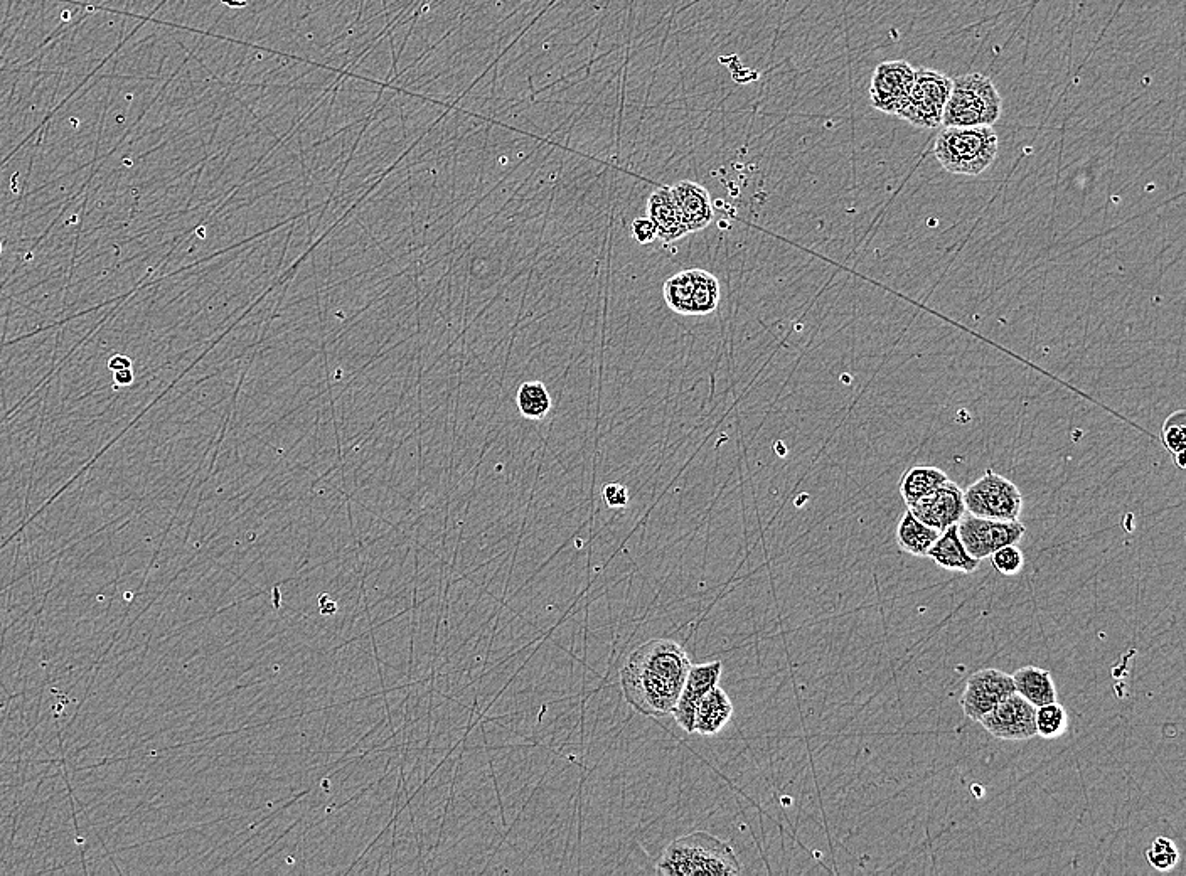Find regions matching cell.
<instances>
[{
	"label": "cell",
	"mask_w": 1186,
	"mask_h": 876,
	"mask_svg": "<svg viewBox=\"0 0 1186 876\" xmlns=\"http://www.w3.org/2000/svg\"><path fill=\"white\" fill-rule=\"evenodd\" d=\"M941 531L930 528L907 511L903 514L897 526V545L900 550L912 556H927L930 546L934 545Z\"/></svg>",
	"instance_id": "ac0fdd59"
},
{
	"label": "cell",
	"mask_w": 1186,
	"mask_h": 876,
	"mask_svg": "<svg viewBox=\"0 0 1186 876\" xmlns=\"http://www.w3.org/2000/svg\"><path fill=\"white\" fill-rule=\"evenodd\" d=\"M1069 728V715L1058 701L1038 706L1035 710V730L1038 737L1055 740L1062 737Z\"/></svg>",
	"instance_id": "603a6c76"
},
{
	"label": "cell",
	"mask_w": 1186,
	"mask_h": 876,
	"mask_svg": "<svg viewBox=\"0 0 1186 876\" xmlns=\"http://www.w3.org/2000/svg\"><path fill=\"white\" fill-rule=\"evenodd\" d=\"M647 218L654 223L658 230V238L664 243H674L688 235L671 187H659L651 194L647 201Z\"/></svg>",
	"instance_id": "5bb4252c"
},
{
	"label": "cell",
	"mask_w": 1186,
	"mask_h": 876,
	"mask_svg": "<svg viewBox=\"0 0 1186 876\" xmlns=\"http://www.w3.org/2000/svg\"><path fill=\"white\" fill-rule=\"evenodd\" d=\"M967 513L998 521H1018L1023 508L1020 489L1006 477L988 471L964 491Z\"/></svg>",
	"instance_id": "8992f818"
},
{
	"label": "cell",
	"mask_w": 1186,
	"mask_h": 876,
	"mask_svg": "<svg viewBox=\"0 0 1186 876\" xmlns=\"http://www.w3.org/2000/svg\"><path fill=\"white\" fill-rule=\"evenodd\" d=\"M1003 112V100L993 80L981 73H967L952 80L951 95L947 100L942 125L944 127H978L998 122Z\"/></svg>",
	"instance_id": "277c9868"
},
{
	"label": "cell",
	"mask_w": 1186,
	"mask_h": 876,
	"mask_svg": "<svg viewBox=\"0 0 1186 876\" xmlns=\"http://www.w3.org/2000/svg\"><path fill=\"white\" fill-rule=\"evenodd\" d=\"M1035 706L1018 695L1006 696L1000 705L994 706L988 715L981 718L984 730L998 740L1005 742H1026L1037 737L1035 730Z\"/></svg>",
	"instance_id": "ba28073f"
},
{
	"label": "cell",
	"mask_w": 1186,
	"mask_h": 876,
	"mask_svg": "<svg viewBox=\"0 0 1186 876\" xmlns=\"http://www.w3.org/2000/svg\"><path fill=\"white\" fill-rule=\"evenodd\" d=\"M1015 691L1035 708L1057 701V688L1052 673L1038 666H1025L1011 674Z\"/></svg>",
	"instance_id": "e0dca14e"
},
{
	"label": "cell",
	"mask_w": 1186,
	"mask_h": 876,
	"mask_svg": "<svg viewBox=\"0 0 1186 876\" xmlns=\"http://www.w3.org/2000/svg\"><path fill=\"white\" fill-rule=\"evenodd\" d=\"M602 496H604L605 503H607L609 508H626L627 504H629V492H627L626 487L622 486V484H617V482L605 484L604 489H602Z\"/></svg>",
	"instance_id": "4316f807"
},
{
	"label": "cell",
	"mask_w": 1186,
	"mask_h": 876,
	"mask_svg": "<svg viewBox=\"0 0 1186 876\" xmlns=\"http://www.w3.org/2000/svg\"><path fill=\"white\" fill-rule=\"evenodd\" d=\"M658 871L666 876H733L742 865L732 846L705 831L686 834L664 850Z\"/></svg>",
	"instance_id": "7a4b0ae2"
},
{
	"label": "cell",
	"mask_w": 1186,
	"mask_h": 876,
	"mask_svg": "<svg viewBox=\"0 0 1186 876\" xmlns=\"http://www.w3.org/2000/svg\"><path fill=\"white\" fill-rule=\"evenodd\" d=\"M909 511L919 521L942 533L949 526L959 523L967 513L964 491L954 482H944L935 491L910 504Z\"/></svg>",
	"instance_id": "8fae6325"
},
{
	"label": "cell",
	"mask_w": 1186,
	"mask_h": 876,
	"mask_svg": "<svg viewBox=\"0 0 1186 876\" xmlns=\"http://www.w3.org/2000/svg\"><path fill=\"white\" fill-rule=\"evenodd\" d=\"M947 481L949 479H947L946 472L941 469L930 467V465H917L903 474L902 481H900V496L909 508L910 504L919 501Z\"/></svg>",
	"instance_id": "d6986e66"
},
{
	"label": "cell",
	"mask_w": 1186,
	"mask_h": 876,
	"mask_svg": "<svg viewBox=\"0 0 1186 876\" xmlns=\"http://www.w3.org/2000/svg\"><path fill=\"white\" fill-rule=\"evenodd\" d=\"M914 78V66L903 59L878 65L871 76L870 102L873 108L888 115H897L909 100Z\"/></svg>",
	"instance_id": "9c48e42d"
},
{
	"label": "cell",
	"mask_w": 1186,
	"mask_h": 876,
	"mask_svg": "<svg viewBox=\"0 0 1186 876\" xmlns=\"http://www.w3.org/2000/svg\"><path fill=\"white\" fill-rule=\"evenodd\" d=\"M516 403H518L519 413L524 418L541 420L551 410L550 391L541 381H526L519 386Z\"/></svg>",
	"instance_id": "44dd1931"
},
{
	"label": "cell",
	"mask_w": 1186,
	"mask_h": 876,
	"mask_svg": "<svg viewBox=\"0 0 1186 876\" xmlns=\"http://www.w3.org/2000/svg\"><path fill=\"white\" fill-rule=\"evenodd\" d=\"M1175 462H1176V465H1178V467H1180V469H1185V465H1186L1185 464V452H1181V454L1175 455Z\"/></svg>",
	"instance_id": "4dcf8cb0"
},
{
	"label": "cell",
	"mask_w": 1186,
	"mask_h": 876,
	"mask_svg": "<svg viewBox=\"0 0 1186 876\" xmlns=\"http://www.w3.org/2000/svg\"><path fill=\"white\" fill-rule=\"evenodd\" d=\"M1146 860L1149 865L1153 866L1154 870L1170 871L1175 868L1176 863L1180 860V851L1176 848L1175 841L1166 836H1158L1154 839L1151 846L1146 850Z\"/></svg>",
	"instance_id": "cb8c5ba5"
},
{
	"label": "cell",
	"mask_w": 1186,
	"mask_h": 876,
	"mask_svg": "<svg viewBox=\"0 0 1186 876\" xmlns=\"http://www.w3.org/2000/svg\"><path fill=\"white\" fill-rule=\"evenodd\" d=\"M632 236L636 238L637 243L641 245H649L652 241L658 238V230L649 218H636L632 221Z\"/></svg>",
	"instance_id": "83f0119b"
},
{
	"label": "cell",
	"mask_w": 1186,
	"mask_h": 876,
	"mask_svg": "<svg viewBox=\"0 0 1186 876\" xmlns=\"http://www.w3.org/2000/svg\"><path fill=\"white\" fill-rule=\"evenodd\" d=\"M998 134L989 125L944 127L934 144L935 159L954 176H979L998 155Z\"/></svg>",
	"instance_id": "3957f363"
},
{
	"label": "cell",
	"mask_w": 1186,
	"mask_h": 876,
	"mask_svg": "<svg viewBox=\"0 0 1186 876\" xmlns=\"http://www.w3.org/2000/svg\"><path fill=\"white\" fill-rule=\"evenodd\" d=\"M733 715V705L727 693L720 686H715L696 708L695 732L705 737H713L727 727Z\"/></svg>",
	"instance_id": "2e32d148"
},
{
	"label": "cell",
	"mask_w": 1186,
	"mask_h": 876,
	"mask_svg": "<svg viewBox=\"0 0 1186 876\" xmlns=\"http://www.w3.org/2000/svg\"><path fill=\"white\" fill-rule=\"evenodd\" d=\"M952 78L941 71L919 68L915 70L914 85L909 100L897 113L917 129L930 130L942 125V115L951 95Z\"/></svg>",
	"instance_id": "5b68a950"
},
{
	"label": "cell",
	"mask_w": 1186,
	"mask_h": 876,
	"mask_svg": "<svg viewBox=\"0 0 1186 876\" xmlns=\"http://www.w3.org/2000/svg\"><path fill=\"white\" fill-rule=\"evenodd\" d=\"M693 273V316H708L720 304V282L713 273L691 268Z\"/></svg>",
	"instance_id": "ffe728a7"
},
{
	"label": "cell",
	"mask_w": 1186,
	"mask_h": 876,
	"mask_svg": "<svg viewBox=\"0 0 1186 876\" xmlns=\"http://www.w3.org/2000/svg\"><path fill=\"white\" fill-rule=\"evenodd\" d=\"M674 201L683 216L688 233L705 230L713 221V206L710 193L701 184L693 181H679L671 187Z\"/></svg>",
	"instance_id": "4fadbf2b"
},
{
	"label": "cell",
	"mask_w": 1186,
	"mask_h": 876,
	"mask_svg": "<svg viewBox=\"0 0 1186 876\" xmlns=\"http://www.w3.org/2000/svg\"><path fill=\"white\" fill-rule=\"evenodd\" d=\"M927 556L944 570L956 573H974L981 563V560L969 555L966 546L962 545L957 524L942 531L934 545L930 546Z\"/></svg>",
	"instance_id": "9a60e30c"
},
{
	"label": "cell",
	"mask_w": 1186,
	"mask_h": 876,
	"mask_svg": "<svg viewBox=\"0 0 1186 876\" xmlns=\"http://www.w3.org/2000/svg\"><path fill=\"white\" fill-rule=\"evenodd\" d=\"M1013 693L1016 691L1011 674L1000 669H981L967 679L961 698L962 711L969 720L979 723L994 706Z\"/></svg>",
	"instance_id": "30bf717a"
},
{
	"label": "cell",
	"mask_w": 1186,
	"mask_h": 876,
	"mask_svg": "<svg viewBox=\"0 0 1186 876\" xmlns=\"http://www.w3.org/2000/svg\"><path fill=\"white\" fill-rule=\"evenodd\" d=\"M115 380H117L118 385H132V383H134V373H132V368H125L120 369V371H115Z\"/></svg>",
	"instance_id": "f1b7e54d"
},
{
	"label": "cell",
	"mask_w": 1186,
	"mask_h": 876,
	"mask_svg": "<svg viewBox=\"0 0 1186 876\" xmlns=\"http://www.w3.org/2000/svg\"><path fill=\"white\" fill-rule=\"evenodd\" d=\"M108 368L113 369V371H120V369L132 368V363H130V359L125 358V356H113V358L108 361Z\"/></svg>",
	"instance_id": "f546056e"
},
{
	"label": "cell",
	"mask_w": 1186,
	"mask_h": 876,
	"mask_svg": "<svg viewBox=\"0 0 1186 876\" xmlns=\"http://www.w3.org/2000/svg\"><path fill=\"white\" fill-rule=\"evenodd\" d=\"M691 666L688 652L678 642H644L629 654L620 669V686L627 705L641 715H673Z\"/></svg>",
	"instance_id": "6da1fadb"
},
{
	"label": "cell",
	"mask_w": 1186,
	"mask_h": 876,
	"mask_svg": "<svg viewBox=\"0 0 1186 876\" xmlns=\"http://www.w3.org/2000/svg\"><path fill=\"white\" fill-rule=\"evenodd\" d=\"M989 558L993 561L994 570L1005 577H1015L1025 565V555L1016 545L1003 546L1000 550L994 551Z\"/></svg>",
	"instance_id": "484cf974"
},
{
	"label": "cell",
	"mask_w": 1186,
	"mask_h": 876,
	"mask_svg": "<svg viewBox=\"0 0 1186 876\" xmlns=\"http://www.w3.org/2000/svg\"><path fill=\"white\" fill-rule=\"evenodd\" d=\"M1163 444L1166 450L1170 452L1173 457L1175 455L1185 452L1186 449V412L1185 410H1178V412L1171 413L1170 417L1166 418L1165 425H1163Z\"/></svg>",
	"instance_id": "d4e9b609"
},
{
	"label": "cell",
	"mask_w": 1186,
	"mask_h": 876,
	"mask_svg": "<svg viewBox=\"0 0 1186 876\" xmlns=\"http://www.w3.org/2000/svg\"><path fill=\"white\" fill-rule=\"evenodd\" d=\"M0 253H2V243H0Z\"/></svg>",
	"instance_id": "1f68e13d"
},
{
	"label": "cell",
	"mask_w": 1186,
	"mask_h": 876,
	"mask_svg": "<svg viewBox=\"0 0 1186 876\" xmlns=\"http://www.w3.org/2000/svg\"><path fill=\"white\" fill-rule=\"evenodd\" d=\"M957 533L967 553L984 560L1003 546L1018 545V541L1025 536L1026 528L1020 521H998L966 513L957 523Z\"/></svg>",
	"instance_id": "52a82bcc"
},
{
	"label": "cell",
	"mask_w": 1186,
	"mask_h": 876,
	"mask_svg": "<svg viewBox=\"0 0 1186 876\" xmlns=\"http://www.w3.org/2000/svg\"><path fill=\"white\" fill-rule=\"evenodd\" d=\"M722 661L691 666L688 678L684 681L683 691L679 695L678 703L674 706L673 716L684 732H695L696 708L700 701L710 693L722 678Z\"/></svg>",
	"instance_id": "7c38bea8"
},
{
	"label": "cell",
	"mask_w": 1186,
	"mask_h": 876,
	"mask_svg": "<svg viewBox=\"0 0 1186 876\" xmlns=\"http://www.w3.org/2000/svg\"><path fill=\"white\" fill-rule=\"evenodd\" d=\"M664 300L669 309L679 316H693V273H676L664 284Z\"/></svg>",
	"instance_id": "7402d4cb"
}]
</instances>
